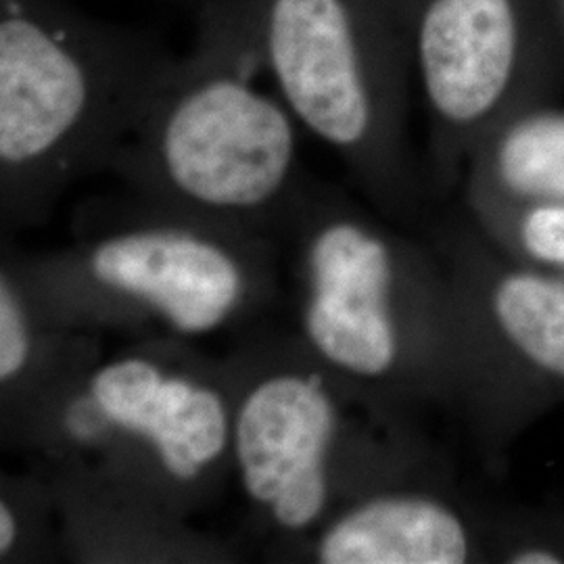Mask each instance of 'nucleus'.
Here are the masks:
<instances>
[{
    "label": "nucleus",
    "mask_w": 564,
    "mask_h": 564,
    "mask_svg": "<svg viewBox=\"0 0 564 564\" xmlns=\"http://www.w3.org/2000/svg\"><path fill=\"white\" fill-rule=\"evenodd\" d=\"M491 563H564L563 517L523 514L496 523Z\"/></svg>",
    "instance_id": "4468645a"
},
{
    "label": "nucleus",
    "mask_w": 564,
    "mask_h": 564,
    "mask_svg": "<svg viewBox=\"0 0 564 564\" xmlns=\"http://www.w3.org/2000/svg\"><path fill=\"white\" fill-rule=\"evenodd\" d=\"M172 57L72 0H0L4 216L41 214L69 182L107 167Z\"/></svg>",
    "instance_id": "f257e3e1"
},
{
    "label": "nucleus",
    "mask_w": 564,
    "mask_h": 564,
    "mask_svg": "<svg viewBox=\"0 0 564 564\" xmlns=\"http://www.w3.org/2000/svg\"><path fill=\"white\" fill-rule=\"evenodd\" d=\"M258 67L197 34L172 57L107 167L144 199L207 223L242 228L286 218L307 184L300 137L281 97L260 90Z\"/></svg>",
    "instance_id": "7ed1b4c3"
},
{
    "label": "nucleus",
    "mask_w": 564,
    "mask_h": 564,
    "mask_svg": "<svg viewBox=\"0 0 564 564\" xmlns=\"http://www.w3.org/2000/svg\"><path fill=\"white\" fill-rule=\"evenodd\" d=\"M41 323L34 305L15 274L2 268L0 274V387L15 393L25 387L41 358Z\"/></svg>",
    "instance_id": "ddd939ff"
},
{
    "label": "nucleus",
    "mask_w": 564,
    "mask_h": 564,
    "mask_svg": "<svg viewBox=\"0 0 564 564\" xmlns=\"http://www.w3.org/2000/svg\"><path fill=\"white\" fill-rule=\"evenodd\" d=\"M477 230L517 262L564 276V203L475 199Z\"/></svg>",
    "instance_id": "f8f14e48"
},
{
    "label": "nucleus",
    "mask_w": 564,
    "mask_h": 564,
    "mask_svg": "<svg viewBox=\"0 0 564 564\" xmlns=\"http://www.w3.org/2000/svg\"><path fill=\"white\" fill-rule=\"evenodd\" d=\"M454 395L496 463L564 403V276L517 262L484 235L449 237Z\"/></svg>",
    "instance_id": "423d86ee"
},
{
    "label": "nucleus",
    "mask_w": 564,
    "mask_h": 564,
    "mask_svg": "<svg viewBox=\"0 0 564 564\" xmlns=\"http://www.w3.org/2000/svg\"><path fill=\"white\" fill-rule=\"evenodd\" d=\"M111 226L80 256L82 281L105 300L134 305L182 337H203L235 323L260 289L253 260L207 223L149 202Z\"/></svg>",
    "instance_id": "6e6552de"
},
{
    "label": "nucleus",
    "mask_w": 564,
    "mask_h": 564,
    "mask_svg": "<svg viewBox=\"0 0 564 564\" xmlns=\"http://www.w3.org/2000/svg\"><path fill=\"white\" fill-rule=\"evenodd\" d=\"M289 216L303 235L300 328L310 356L387 402L452 400L454 310L445 263L310 186Z\"/></svg>",
    "instance_id": "f03ea898"
},
{
    "label": "nucleus",
    "mask_w": 564,
    "mask_h": 564,
    "mask_svg": "<svg viewBox=\"0 0 564 564\" xmlns=\"http://www.w3.org/2000/svg\"><path fill=\"white\" fill-rule=\"evenodd\" d=\"M381 0H199L197 34L272 76L295 120L377 191L395 181Z\"/></svg>",
    "instance_id": "39448f33"
},
{
    "label": "nucleus",
    "mask_w": 564,
    "mask_h": 564,
    "mask_svg": "<svg viewBox=\"0 0 564 564\" xmlns=\"http://www.w3.org/2000/svg\"><path fill=\"white\" fill-rule=\"evenodd\" d=\"M494 540L496 523L410 477L339 506L312 554L324 564L491 563Z\"/></svg>",
    "instance_id": "1a4fd4ad"
},
{
    "label": "nucleus",
    "mask_w": 564,
    "mask_h": 564,
    "mask_svg": "<svg viewBox=\"0 0 564 564\" xmlns=\"http://www.w3.org/2000/svg\"><path fill=\"white\" fill-rule=\"evenodd\" d=\"M564 203V113L531 111L491 139L473 202Z\"/></svg>",
    "instance_id": "9b49d317"
},
{
    "label": "nucleus",
    "mask_w": 564,
    "mask_h": 564,
    "mask_svg": "<svg viewBox=\"0 0 564 564\" xmlns=\"http://www.w3.org/2000/svg\"><path fill=\"white\" fill-rule=\"evenodd\" d=\"M510 0H423L416 57L445 139L464 141L505 102L517 59Z\"/></svg>",
    "instance_id": "9d476101"
},
{
    "label": "nucleus",
    "mask_w": 564,
    "mask_h": 564,
    "mask_svg": "<svg viewBox=\"0 0 564 564\" xmlns=\"http://www.w3.org/2000/svg\"><path fill=\"white\" fill-rule=\"evenodd\" d=\"M235 398L160 356L128 354L53 395L42 437L76 458L128 456L160 489H199L230 458Z\"/></svg>",
    "instance_id": "0eeeda50"
},
{
    "label": "nucleus",
    "mask_w": 564,
    "mask_h": 564,
    "mask_svg": "<svg viewBox=\"0 0 564 564\" xmlns=\"http://www.w3.org/2000/svg\"><path fill=\"white\" fill-rule=\"evenodd\" d=\"M321 366L282 364L235 398L230 458L242 491L274 527L303 533L337 502L410 479L419 452L391 405Z\"/></svg>",
    "instance_id": "20e7f679"
}]
</instances>
